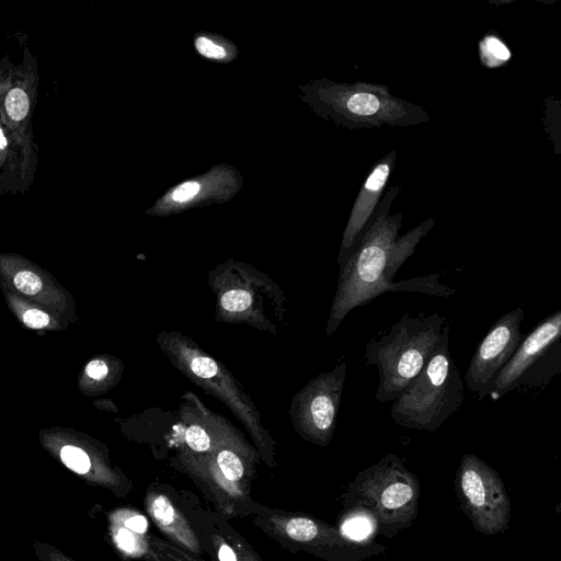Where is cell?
<instances>
[{"label":"cell","instance_id":"obj_28","mask_svg":"<svg viewBox=\"0 0 561 561\" xmlns=\"http://www.w3.org/2000/svg\"><path fill=\"white\" fill-rule=\"evenodd\" d=\"M83 373L89 379L101 381L107 376L108 367L103 360L93 359L87 364Z\"/></svg>","mask_w":561,"mask_h":561},{"label":"cell","instance_id":"obj_27","mask_svg":"<svg viewBox=\"0 0 561 561\" xmlns=\"http://www.w3.org/2000/svg\"><path fill=\"white\" fill-rule=\"evenodd\" d=\"M192 371L204 379L213 378L218 373V366L216 362L209 357L199 356L191 363Z\"/></svg>","mask_w":561,"mask_h":561},{"label":"cell","instance_id":"obj_13","mask_svg":"<svg viewBox=\"0 0 561 561\" xmlns=\"http://www.w3.org/2000/svg\"><path fill=\"white\" fill-rule=\"evenodd\" d=\"M0 280L14 293L58 314L75 319L71 295L46 271L14 253H0Z\"/></svg>","mask_w":561,"mask_h":561},{"label":"cell","instance_id":"obj_11","mask_svg":"<svg viewBox=\"0 0 561 561\" xmlns=\"http://www.w3.org/2000/svg\"><path fill=\"white\" fill-rule=\"evenodd\" d=\"M525 311L522 307L504 313L477 346L469 363L465 383L478 400L489 397L496 377L522 343L520 324Z\"/></svg>","mask_w":561,"mask_h":561},{"label":"cell","instance_id":"obj_5","mask_svg":"<svg viewBox=\"0 0 561 561\" xmlns=\"http://www.w3.org/2000/svg\"><path fill=\"white\" fill-rule=\"evenodd\" d=\"M420 495L417 477L400 457L388 454L358 472L340 500L343 507L369 510L377 519L378 535L392 538L415 522Z\"/></svg>","mask_w":561,"mask_h":561},{"label":"cell","instance_id":"obj_10","mask_svg":"<svg viewBox=\"0 0 561 561\" xmlns=\"http://www.w3.org/2000/svg\"><path fill=\"white\" fill-rule=\"evenodd\" d=\"M561 310H558L524 336L508 363L500 371L489 397L497 401L520 387L545 385L560 373Z\"/></svg>","mask_w":561,"mask_h":561},{"label":"cell","instance_id":"obj_26","mask_svg":"<svg viewBox=\"0 0 561 561\" xmlns=\"http://www.w3.org/2000/svg\"><path fill=\"white\" fill-rule=\"evenodd\" d=\"M195 48L202 56L206 58L221 59L226 56V50L224 47L219 46L205 36H199L196 38Z\"/></svg>","mask_w":561,"mask_h":561},{"label":"cell","instance_id":"obj_20","mask_svg":"<svg viewBox=\"0 0 561 561\" xmlns=\"http://www.w3.org/2000/svg\"><path fill=\"white\" fill-rule=\"evenodd\" d=\"M336 528L343 536L357 542L375 541L378 535L376 517L360 505L344 507L339 515Z\"/></svg>","mask_w":561,"mask_h":561},{"label":"cell","instance_id":"obj_18","mask_svg":"<svg viewBox=\"0 0 561 561\" xmlns=\"http://www.w3.org/2000/svg\"><path fill=\"white\" fill-rule=\"evenodd\" d=\"M345 368V364L342 363L325 378L324 387H319L318 393L310 400V424L319 444H328L332 436L343 390Z\"/></svg>","mask_w":561,"mask_h":561},{"label":"cell","instance_id":"obj_1","mask_svg":"<svg viewBox=\"0 0 561 561\" xmlns=\"http://www.w3.org/2000/svg\"><path fill=\"white\" fill-rule=\"evenodd\" d=\"M399 192V186H390L386 191L342 267L332 311L335 325L352 309L388 291H419L440 297L455 294V289L438 282V274L392 282L398 270L435 225L434 219L428 218L400 237L402 214H390Z\"/></svg>","mask_w":561,"mask_h":561},{"label":"cell","instance_id":"obj_29","mask_svg":"<svg viewBox=\"0 0 561 561\" xmlns=\"http://www.w3.org/2000/svg\"><path fill=\"white\" fill-rule=\"evenodd\" d=\"M199 191V184L196 182H186L179 186L172 193V199L178 203L192 199Z\"/></svg>","mask_w":561,"mask_h":561},{"label":"cell","instance_id":"obj_21","mask_svg":"<svg viewBox=\"0 0 561 561\" xmlns=\"http://www.w3.org/2000/svg\"><path fill=\"white\" fill-rule=\"evenodd\" d=\"M481 62L488 68H497L511 59V50L496 35H485L479 43Z\"/></svg>","mask_w":561,"mask_h":561},{"label":"cell","instance_id":"obj_25","mask_svg":"<svg viewBox=\"0 0 561 561\" xmlns=\"http://www.w3.org/2000/svg\"><path fill=\"white\" fill-rule=\"evenodd\" d=\"M33 551L38 561H76L55 546L38 539L33 541Z\"/></svg>","mask_w":561,"mask_h":561},{"label":"cell","instance_id":"obj_2","mask_svg":"<svg viewBox=\"0 0 561 561\" xmlns=\"http://www.w3.org/2000/svg\"><path fill=\"white\" fill-rule=\"evenodd\" d=\"M38 83L37 59L27 46L18 65L8 55L0 59V121L10 136L9 157L0 172L1 194H25L34 182L38 146L32 118Z\"/></svg>","mask_w":561,"mask_h":561},{"label":"cell","instance_id":"obj_7","mask_svg":"<svg viewBox=\"0 0 561 561\" xmlns=\"http://www.w3.org/2000/svg\"><path fill=\"white\" fill-rule=\"evenodd\" d=\"M317 95L325 114L352 130L410 127L430 122L422 106L392 95L388 87L378 83L328 82L319 87Z\"/></svg>","mask_w":561,"mask_h":561},{"label":"cell","instance_id":"obj_23","mask_svg":"<svg viewBox=\"0 0 561 561\" xmlns=\"http://www.w3.org/2000/svg\"><path fill=\"white\" fill-rule=\"evenodd\" d=\"M185 443L193 451L196 453H207L211 447L209 435L198 425H192L186 430Z\"/></svg>","mask_w":561,"mask_h":561},{"label":"cell","instance_id":"obj_22","mask_svg":"<svg viewBox=\"0 0 561 561\" xmlns=\"http://www.w3.org/2000/svg\"><path fill=\"white\" fill-rule=\"evenodd\" d=\"M151 545L162 556L164 561H204L202 558L194 557L175 547L167 539L154 535L151 536Z\"/></svg>","mask_w":561,"mask_h":561},{"label":"cell","instance_id":"obj_24","mask_svg":"<svg viewBox=\"0 0 561 561\" xmlns=\"http://www.w3.org/2000/svg\"><path fill=\"white\" fill-rule=\"evenodd\" d=\"M251 295L247 290L233 289L224 294L221 306L227 311H243L251 305Z\"/></svg>","mask_w":561,"mask_h":561},{"label":"cell","instance_id":"obj_16","mask_svg":"<svg viewBox=\"0 0 561 561\" xmlns=\"http://www.w3.org/2000/svg\"><path fill=\"white\" fill-rule=\"evenodd\" d=\"M396 157L397 151L393 149L378 160L359 188L342 239L340 253L342 267L379 204L380 196L394 167Z\"/></svg>","mask_w":561,"mask_h":561},{"label":"cell","instance_id":"obj_17","mask_svg":"<svg viewBox=\"0 0 561 561\" xmlns=\"http://www.w3.org/2000/svg\"><path fill=\"white\" fill-rule=\"evenodd\" d=\"M111 541L126 560L162 561L151 545L146 516L133 507H118L107 517Z\"/></svg>","mask_w":561,"mask_h":561},{"label":"cell","instance_id":"obj_12","mask_svg":"<svg viewBox=\"0 0 561 561\" xmlns=\"http://www.w3.org/2000/svg\"><path fill=\"white\" fill-rule=\"evenodd\" d=\"M42 446L87 484L104 489L118 499H126L134 485L126 474L113 467L93 447L65 431L42 432Z\"/></svg>","mask_w":561,"mask_h":561},{"label":"cell","instance_id":"obj_8","mask_svg":"<svg viewBox=\"0 0 561 561\" xmlns=\"http://www.w3.org/2000/svg\"><path fill=\"white\" fill-rule=\"evenodd\" d=\"M461 511L484 535L505 531L511 522V500L499 472L474 454H463L454 481Z\"/></svg>","mask_w":561,"mask_h":561},{"label":"cell","instance_id":"obj_9","mask_svg":"<svg viewBox=\"0 0 561 561\" xmlns=\"http://www.w3.org/2000/svg\"><path fill=\"white\" fill-rule=\"evenodd\" d=\"M191 477L214 511L227 519L251 517L262 503L252 496V469L236 451L221 448L209 460L185 462Z\"/></svg>","mask_w":561,"mask_h":561},{"label":"cell","instance_id":"obj_6","mask_svg":"<svg viewBox=\"0 0 561 561\" xmlns=\"http://www.w3.org/2000/svg\"><path fill=\"white\" fill-rule=\"evenodd\" d=\"M250 518L267 537L291 553L305 552L323 561H365L386 551L379 542L353 541L336 526L301 512L261 504Z\"/></svg>","mask_w":561,"mask_h":561},{"label":"cell","instance_id":"obj_3","mask_svg":"<svg viewBox=\"0 0 561 561\" xmlns=\"http://www.w3.org/2000/svg\"><path fill=\"white\" fill-rule=\"evenodd\" d=\"M447 319L435 312L430 316L405 312L389 331L373 337L366 345L367 366H375L379 382L378 402L393 401L423 369L435 351Z\"/></svg>","mask_w":561,"mask_h":561},{"label":"cell","instance_id":"obj_4","mask_svg":"<svg viewBox=\"0 0 561 561\" xmlns=\"http://www.w3.org/2000/svg\"><path fill=\"white\" fill-rule=\"evenodd\" d=\"M449 324L419 375L393 400L390 417L398 425L435 432L465 400V382L449 352Z\"/></svg>","mask_w":561,"mask_h":561},{"label":"cell","instance_id":"obj_19","mask_svg":"<svg viewBox=\"0 0 561 561\" xmlns=\"http://www.w3.org/2000/svg\"><path fill=\"white\" fill-rule=\"evenodd\" d=\"M0 288L8 307L25 328L35 331H60L66 329L68 322L58 314L14 293L1 280Z\"/></svg>","mask_w":561,"mask_h":561},{"label":"cell","instance_id":"obj_15","mask_svg":"<svg viewBox=\"0 0 561 561\" xmlns=\"http://www.w3.org/2000/svg\"><path fill=\"white\" fill-rule=\"evenodd\" d=\"M184 491L163 482H152L145 492V512L168 541L203 559L201 541L186 512Z\"/></svg>","mask_w":561,"mask_h":561},{"label":"cell","instance_id":"obj_14","mask_svg":"<svg viewBox=\"0 0 561 561\" xmlns=\"http://www.w3.org/2000/svg\"><path fill=\"white\" fill-rule=\"evenodd\" d=\"M185 495L190 522L207 556L204 561H264L229 519L203 507L194 493L187 491Z\"/></svg>","mask_w":561,"mask_h":561},{"label":"cell","instance_id":"obj_30","mask_svg":"<svg viewBox=\"0 0 561 561\" xmlns=\"http://www.w3.org/2000/svg\"><path fill=\"white\" fill-rule=\"evenodd\" d=\"M10 152L9 131L0 121V172L4 168Z\"/></svg>","mask_w":561,"mask_h":561}]
</instances>
